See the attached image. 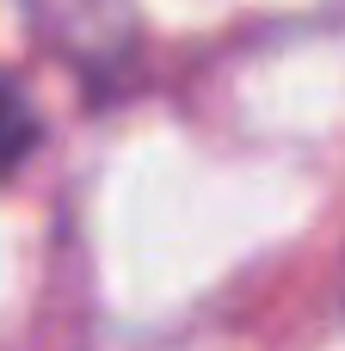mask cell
I'll return each mask as SVG.
<instances>
[{
  "mask_svg": "<svg viewBox=\"0 0 345 351\" xmlns=\"http://www.w3.org/2000/svg\"><path fill=\"white\" fill-rule=\"evenodd\" d=\"M25 12L86 74H117L136 56V12H130V0H25Z\"/></svg>",
  "mask_w": 345,
  "mask_h": 351,
  "instance_id": "obj_1",
  "label": "cell"
},
{
  "mask_svg": "<svg viewBox=\"0 0 345 351\" xmlns=\"http://www.w3.org/2000/svg\"><path fill=\"white\" fill-rule=\"evenodd\" d=\"M37 142H43V117H37V105L25 99L19 80L0 74V179L19 173V167L37 154Z\"/></svg>",
  "mask_w": 345,
  "mask_h": 351,
  "instance_id": "obj_2",
  "label": "cell"
}]
</instances>
